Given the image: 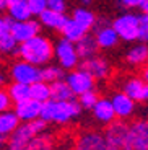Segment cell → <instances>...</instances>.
<instances>
[{
  "instance_id": "cell-1",
  "label": "cell",
  "mask_w": 148,
  "mask_h": 150,
  "mask_svg": "<svg viewBox=\"0 0 148 150\" xmlns=\"http://www.w3.org/2000/svg\"><path fill=\"white\" fill-rule=\"evenodd\" d=\"M80 114H82V106L78 105L75 96L70 100H51L49 98L47 101L41 105L39 117L47 124L65 126L75 121Z\"/></svg>"
},
{
  "instance_id": "cell-2",
  "label": "cell",
  "mask_w": 148,
  "mask_h": 150,
  "mask_svg": "<svg viewBox=\"0 0 148 150\" xmlns=\"http://www.w3.org/2000/svg\"><path fill=\"white\" fill-rule=\"evenodd\" d=\"M16 52L20 54V57L23 60L37 65V67H42V65L49 64L52 60L54 44L51 42L49 38L42 36V34H36L30 39L20 42Z\"/></svg>"
},
{
  "instance_id": "cell-3",
  "label": "cell",
  "mask_w": 148,
  "mask_h": 150,
  "mask_svg": "<svg viewBox=\"0 0 148 150\" xmlns=\"http://www.w3.org/2000/svg\"><path fill=\"white\" fill-rule=\"evenodd\" d=\"M47 126L49 124L44 122L41 117L33 121H26V122H20L16 126V129L5 140V150H25L28 147V144L37 134H41L47 129Z\"/></svg>"
},
{
  "instance_id": "cell-4",
  "label": "cell",
  "mask_w": 148,
  "mask_h": 150,
  "mask_svg": "<svg viewBox=\"0 0 148 150\" xmlns=\"http://www.w3.org/2000/svg\"><path fill=\"white\" fill-rule=\"evenodd\" d=\"M106 150H132L127 137V122L114 119L106 126L103 132Z\"/></svg>"
},
{
  "instance_id": "cell-5",
  "label": "cell",
  "mask_w": 148,
  "mask_h": 150,
  "mask_svg": "<svg viewBox=\"0 0 148 150\" xmlns=\"http://www.w3.org/2000/svg\"><path fill=\"white\" fill-rule=\"evenodd\" d=\"M111 26L114 28L117 38L122 39V41L133 42L138 39V15L137 13L125 11V13L119 15L112 21Z\"/></svg>"
},
{
  "instance_id": "cell-6",
  "label": "cell",
  "mask_w": 148,
  "mask_h": 150,
  "mask_svg": "<svg viewBox=\"0 0 148 150\" xmlns=\"http://www.w3.org/2000/svg\"><path fill=\"white\" fill-rule=\"evenodd\" d=\"M52 57H56L59 67H62L63 70H72L80 65V57L75 49V42L68 41L65 38H60L54 44V56Z\"/></svg>"
},
{
  "instance_id": "cell-7",
  "label": "cell",
  "mask_w": 148,
  "mask_h": 150,
  "mask_svg": "<svg viewBox=\"0 0 148 150\" xmlns=\"http://www.w3.org/2000/svg\"><path fill=\"white\" fill-rule=\"evenodd\" d=\"M70 150H106L103 132L96 129L80 131L72 140Z\"/></svg>"
},
{
  "instance_id": "cell-8",
  "label": "cell",
  "mask_w": 148,
  "mask_h": 150,
  "mask_svg": "<svg viewBox=\"0 0 148 150\" xmlns=\"http://www.w3.org/2000/svg\"><path fill=\"white\" fill-rule=\"evenodd\" d=\"M10 79L13 82L31 85V83L41 80V67L34 64H30L26 60H16L10 67Z\"/></svg>"
},
{
  "instance_id": "cell-9",
  "label": "cell",
  "mask_w": 148,
  "mask_h": 150,
  "mask_svg": "<svg viewBox=\"0 0 148 150\" xmlns=\"http://www.w3.org/2000/svg\"><path fill=\"white\" fill-rule=\"evenodd\" d=\"M70 88V91L73 93V96H78V95L85 93L88 90H94V82L96 80L93 79L91 75L86 70L80 69H72L70 74H67V77L63 79Z\"/></svg>"
},
{
  "instance_id": "cell-10",
  "label": "cell",
  "mask_w": 148,
  "mask_h": 150,
  "mask_svg": "<svg viewBox=\"0 0 148 150\" xmlns=\"http://www.w3.org/2000/svg\"><path fill=\"white\" fill-rule=\"evenodd\" d=\"M127 137L132 150H148V122L145 119L127 122Z\"/></svg>"
},
{
  "instance_id": "cell-11",
  "label": "cell",
  "mask_w": 148,
  "mask_h": 150,
  "mask_svg": "<svg viewBox=\"0 0 148 150\" xmlns=\"http://www.w3.org/2000/svg\"><path fill=\"white\" fill-rule=\"evenodd\" d=\"M122 93H125L130 100L135 103H145L148 100V83L143 77H130L124 80L122 83Z\"/></svg>"
},
{
  "instance_id": "cell-12",
  "label": "cell",
  "mask_w": 148,
  "mask_h": 150,
  "mask_svg": "<svg viewBox=\"0 0 148 150\" xmlns=\"http://www.w3.org/2000/svg\"><path fill=\"white\" fill-rule=\"evenodd\" d=\"M111 100V105L112 109H114V114H116V119H121V121H127L130 117H133L135 114V109H137V103L130 100L125 93L122 91H117V93L112 95Z\"/></svg>"
},
{
  "instance_id": "cell-13",
  "label": "cell",
  "mask_w": 148,
  "mask_h": 150,
  "mask_svg": "<svg viewBox=\"0 0 148 150\" xmlns=\"http://www.w3.org/2000/svg\"><path fill=\"white\" fill-rule=\"evenodd\" d=\"M94 41H96V46L101 49H112L117 46L119 42V38L116 34L114 28L106 21V20H99L94 23Z\"/></svg>"
},
{
  "instance_id": "cell-14",
  "label": "cell",
  "mask_w": 148,
  "mask_h": 150,
  "mask_svg": "<svg viewBox=\"0 0 148 150\" xmlns=\"http://www.w3.org/2000/svg\"><path fill=\"white\" fill-rule=\"evenodd\" d=\"M39 33H41V25L36 20L28 18V20H23V21H13L11 20L10 34L18 41V44L26 41V39H30V38L36 36Z\"/></svg>"
},
{
  "instance_id": "cell-15",
  "label": "cell",
  "mask_w": 148,
  "mask_h": 150,
  "mask_svg": "<svg viewBox=\"0 0 148 150\" xmlns=\"http://www.w3.org/2000/svg\"><path fill=\"white\" fill-rule=\"evenodd\" d=\"M82 69L88 72L94 80H104L111 74V65H109V62L104 57L96 56V54L88 57V59H83Z\"/></svg>"
},
{
  "instance_id": "cell-16",
  "label": "cell",
  "mask_w": 148,
  "mask_h": 150,
  "mask_svg": "<svg viewBox=\"0 0 148 150\" xmlns=\"http://www.w3.org/2000/svg\"><path fill=\"white\" fill-rule=\"evenodd\" d=\"M41 105L42 103L36 101L33 98H26V100H21V101L15 103V106H11V109L15 111L20 122H26V121H33V119L39 117V114H41Z\"/></svg>"
},
{
  "instance_id": "cell-17",
  "label": "cell",
  "mask_w": 148,
  "mask_h": 150,
  "mask_svg": "<svg viewBox=\"0 0 148 150\" xmlns=\"http://www.w3.org/2000/svg\"><path fill=\"white\" fill-rule=\"evenodd\" d=\"M91 112H93V117L99 124H103V126H107L109 122H112L116 119L114 109H112L109 98H98L96 103L91 108Z\"/></svg>"
},
{
  "instance_id": "cell-18",
  "label": "cell",
  "mask_w": 148,
  "mask_h": 150,
  "mask_svg": "<svg viewBox=\"0 0 148 150\" xmlns=\"http://www.w3.org/2000/svg\"><path fill=\"white\" fill-rule=\"evenodd\" d=\"M65 20H67L65 13H59V11L46 8L39 15V25L47 28V30H52V31H60V28L63 26Z\"/></svg>"
},
{
  "instance_id": "cell-19",
  "label": "cell",
  "mask_w": 148,
  "mask_h": 150,
  "mask_svg": "<svg viewBox=\"0 0 148 150\" xmlns=\"http://www.w3.org/2000/svg\"><path fill=\"white\" fill-rule=\"evenodd\" d=\"M148 59V47L145 42H138L133 44L132 47L125 52V62L130 67H140V65L147 64Z\"/></svg>"
},
{
  "instance_id": "cell-20",
  "label": "cell",
  "mask_w": 148,
  "mask_h": 150,
  "mask_svg": "<svg viewBox=\"0 0 148 150\" xmlns=\"http://www.w3.org/2000/svg\"><path fill=\"white\" fill-rule=\"evenodd\" d=\"M25 150H57V139L52 132H47L46 129L44 132L37 134Z\"/></svg>"
},
{
  "instance_id": "cell-21",
  "label": "cell",
  "mask_w": 148,
  "mask_h": 150,
  "mask_svg": "<svg viewBox=\"0 0 148 150\" xmlns=\"http://www.w3.org/2000/svg\"><path fill=\"white\" fill-rule=\"evenodd\" d=\"M75 49H77V54H78V57H80V60H83V59H88V57L94 56L99 47L96 46L94 36L85 33L77 42H75Z\"/></svg>"
},
{
  "instance_id": "cell-22",
  "label": "cell",
  "mask_w": 148,
  "mask_h": 150,
  "mask_svg": "<svg viewBox=\"0 0 148 150\" xmlns=\"http://www.w3.org/2000/svg\"><path fill=\"white\" fill-rule=\"evenodd\" d=\"M7 7L5 10H8V16L13 21H23V20L31 18L30 8L26 5V0H5Z\"/></svg>"
},
{
  "instance_id": "cell-23",
  "label": "cell",
  "mask_w": 148,
  "mask_h": 150,
  "mask_svg": "<svg viewBox=\"0 0 148 150\" xmlns=\"http://www.w3.org/2000/svg\"><path fill=\"white\" fill-rule=\"evenodd\" d=\"M72 20L77 23L78 26H82L83 30L88 33L91 28H94V23H96V15H94L90 8L80 7V8H75V10H73V13H72Z\"/></svg>"
},
{
  "instance_id": "cell-24",
  "label": "cell",
  "mask_w": 148,
  "mask_h": 150,
  "mask_svg": "<svg viewBox=\"0 0 148 150\" xmlns=\"http://www.w3.org/2000/svg\"><path fill=\"white\" fill-rule=\"evenodd\" d=\"M20 124V119L16 117L13 109H7V111L0 112V137L7 139L8 135L16 129Z\"/></svg>"
},
{
  "instance_id": "cell-25",
  "label": "cell",
  "mask_w": 148,
  "mask_h": 150,
  "mask_svg": "<svg viewBox=\"0 0 148 150\" xmlns=\"http://www.w3.org/2000/svg\"><path fill=\"white\" fill-rule=\"evenodd\" d=\"M60 33H62V38H65V39H68L72 42H77L86 31L82 26H78L72 18H67L65 23H63V26L60 28Z\"/></svg>"
},
{
  "instance_id": "cell-26",
  "label": "cell",
  "mask_w": 148,
  "mask_h": 150,
  "mask_svg": "<svg viewBox=\"0 0 148 150\" xmlns=\"http://www.w3.org/2000/svg\"><path fill=\"white\" fill-rule=\"evenodd\" d=\"M30 98L36 100L39 103H44L51 98V88H49V83L44 80H37V82L31 83L30 85Z\"/></svg>"
},
{
  "instance_id": "cell-27",
  "label": "cell",
  "mask_w": 148,
  "mask_h": 150,
  "mask_svg": "<svg viewBox=\"0 0 148 150\" xmlns=\"http://www.w3.org/2000/svg\"><path fill=\"white\" fill-rule=\"evenodd\" d=\"M49 88H51V100H70V98H73V93L70 91L63 79L49 83Z\"/></svg>"
},
{
  "instance_id": "cell-28",
  "label": "cell",
  "mask_w": 148,
  "mask_h": 150,
  "mask_svg": "<svg viewBox=\"0 0 148 150\" xmlns=\"http://www.w3.org/2000/svg\"><path fill=\"white\" fill-rule=\"evenodd\" d=\"M8 96H10L11 103H18L21 100L30 98V85H25V83H18L13 82L8 86Z\"/></svg>"
},
{
  "instance_id": "cell-29",
  "label": "cell",
  "mask_w": 148,
  "mask_h": 150,
  "mask_svg": "<svg viewBox=\"0 0 148 150\" xmlns=\"http://www.w3.org/2000/svg\"><path fill=\"white\" fill-rule=\"evenodd\" d=\"M63 77H65L63 69L59 67V65L46 64V65H42V69H41V80H44V82H47V83L60 80V79H63Z\"/></svg>"
},
{
  "instance_id": "cell-30",
  "label": "cell",
  "mask_w": 148,
  "mask_h": 150,
  "mask_svg": "<svg viewBox=\"0 0 148 150\" xmlns=\"http://www.w3.org/2000/svg\"><path fill=\"white\" fill-rule=\"evenodd\" d=\"M16 51H18V41L10 33L0 38V54L13 56V54H16Z\"/></svg>"
},
{
  "instance_id": "cell-31",
  "label": "cell",
  "mask_w": 148,
  "mask_h": 150,
  "mask_svg": "<svg viewBox=\"0 0 148 150\" xmlns=\"http://www.w3.org/2000/svg\"><path fill=\"white\" fill-rule=\"evenodd\" d=\"M98 98L99 96H98V93L94 90H88V91H85V93L78 95L77 101H78V105L82 106V109H91Z\"/></svg>"
},
{
  "instance_id": "cell-32",
  "label": "cell",
  "mask_w": 148,
  "mask_h": 150,
  "mask_svg": "<svg viewBox=\"0 0 148 150\" xmlns=\"http://www.w3.org/2000/svg\"><path fill=\"white\" fill-rule=\"evenodd\" d=\"M148 39V16L147 13L142 11L138 15V39L137 41L145 42Z\"/></svg>"
},
{
  "instance_id": "cell-33",
  "label": "cell",
  "mask_w": 148,
  "mask_h": 150,
  "mask_svg": "<svg viewBox=\"0 0 148 150\" xmlns=\"http://www.w3.org/2000/svg\"><path fill=\"white\" fill-rule=\"evenodd\" d=\"M26 5H28V8H30V13L31 16L36 15L39 16L42 13V11L47 8V4H46V0H26Z\"/></svg>"
},
{
  "instance_id": "cell-34",
  "label": "cell",
  "mask_w": 148,
  "mask_h": 150,
  "mask_svg": "<svg viewBox=\"0 0 148 150\" xmlns=\"http://www.w3.org/2000/svg\"><path fill=\"white\" fill-rule=\"evenodd\" d=\"M11 106H13V103H11L10 96H8V91L2 86L0 88V112L7 111V109H11Z\"/></svg>"
},
{
  "instance_id": "cell-35",
  "label": "cell",
  "mask_w": 148,
  "mask_h": 150,
  "mask_svg": "<svg viewBox=\"0 0 148 150\" xmlns=\"http://www.w3.org/2000/svg\"><path fill=\"white\" fill-rule=\"evenodd\" d=\"M49 10L59 11V13H65L67 10V0H46Z\"/></svg>"
},
{
  "instance_id": "cell-36",
  "label": "cell",
  "mask_w": 148,
  "mask_h": 150,
  "mask_svg": "<svg viewBox=\"0 0 148 150\" xmlns=\"http://www.w3.org/2000/svg\"><path fill=\"white\" fill-rule=\"evenodd\" d=\"M10 25H11V18H10V16L0 15V38L10 33Z\"/></svg>"
},
{
  "instance_id": "cell-37",
  "label": "cell",
  "mask_w": 148,
  "mask_h": 150,
  "mask_svg": "<svg viewBox=\"0 0 148 150\" xmlns=\"http://www.w3.org/2000/svg\"><path fill=\"white\" fill-rule=\"evenodd\" d=\"M117 2L121 4V7L127 8V10H132V8H138L142 0H117Z\"/></svg>"
},
{
  "instance_id": "cell-38",
  "label": "cell",
  "mask_w": 148,
  "mask_h": 150,
  "mask_svg": "<svg viewBox=\"0 0 148 150\" xmlns=\"http://www.w3.org/2000/svg\"><path fill=\"white\" fill-rule=\"evenodd\" d=\"M5 83H7V74L0 70V88H2V86H5Z\"/></svg>"
},
{
  "instance_id": "cell-39",
  "label": "cell",
  "mask_w": 148,
  "mask_h": 150,
  "mask_svg": "<svg viewBox=\"0 0 148 150\" xmlns=\"http://www.w3.org/2000/svg\"><path fill=\"white\" fill-rule=\"evenodd\" d=\"M5 7H7V2L5 0H0V13L5 10Z\"/></svg>"
},
{
  "instance_id": "cell-40",
  "label": "cell",
  "mask_w": 148,
  "mask_h": 150,
  "mask_svg": "<svg viewBox=\"0 0 148 150\" xmlns=\"http://www.w3.org/2000/svg\"><path fill=\"white\" fill-rule=\"evenodd\" d=\"M83 4H85V5H90V4H91V0H83Z\"/></svg>"
},
{
  "instance_id": "cell-41",
  "label": "cell",
  "mask_w": 148,
  "mask_h": 150,
  "mask_svg": "<svg viewBox=\"0 0 148 150\" xmlns=\"http://www.w3.org/2000/svg\"><path fill=\"white\" fill-rule=\"evenodd\" d=\"M0 56H2V54H0Z\"/></svg>"
}]
</instances>
